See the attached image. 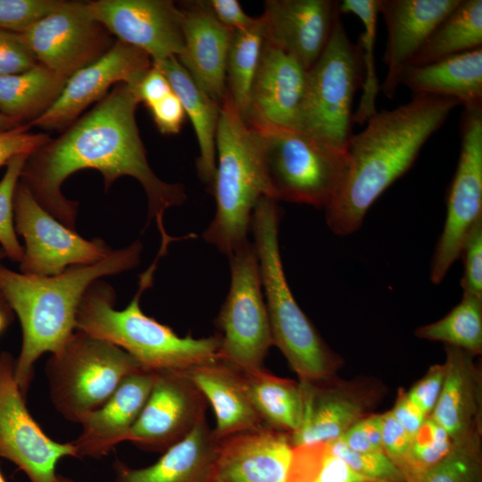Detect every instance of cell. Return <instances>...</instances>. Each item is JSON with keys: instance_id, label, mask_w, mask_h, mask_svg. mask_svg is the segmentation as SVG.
I'll list each match as a JSON object with an SVG mask.
<instances>
[{"instance_id": "obj_9", "label": "cell", "mask_w": 482, "mask_h": 482, "mask_svg": "<svg viewBox=\"0 0 482 482\" xmlns=\"http://www.w3.org/2000/svg\"><path fill=\"white\" fill-rule=\"evenodd\" d=\"M142 369L122 348L75 329L63 347L51 355L46 372L56 410L68 420L80 423L126 377Z\"/></svg>"}, {"instance_id": "obj_36", "label": "cell", "mask_w": 482, "mask_h": 482, "mask_svg": "<svg viewBox=\"0 0 482 482\" xmlns=\"http://www.w3.org/2000/svg\"><path fill=\"white\" fill-rule=\"evenodd\" d=\"M287 482H372L333 454L326 443L293 447Z\"/></svg>"}, {"instance_id": "obj_4", "label": "cell", "mask_w": 482, "mask_h": 482, "mask_svg": "<svg viewBox=\"0 0 482 482\" xmlns=\"http://www.w3.org/2000/svg\"><path fill=\"white\" fill-rule=\"evenodd\" d=\"M154 275L150 268L140 275L138 289L123 310L114 308L116 294L112 286L101 279L94 281L79 303L76 329L122 348L146 370L184 371L219 360L218 334L182 337L143 312L141 295L153 285Z\"/></svg>"}, {"instance_id": "obj_37", "label": "cell", "mask_w": 482, "mask_h": 482, "mask_svg": "<svg viewBox=\"0 0 482 482\" xmlns=\"http://www.w3.org/2000/svg\"><path fill=\"white\" fill-rule=\"evenodd\" d=\"M481 430L453 441L451 451L409 482H481Z\"/></svg>"}, {"instance_id": "obj_43", "label": "cell", "mask_w": 482, "mask_h": 482, "mask_svg": "<svg viewBox=\"0 0 482 482\" xmlns=\"http://www.w3.org/2000/svg\"><path fill=\"white\" fill-rule=\"evenodd\" d=\"M37 63L21 34L0 29V75L24 72Z\"/></svg>"}, {"instance_id": "obj_29", "label": "cell", "mask_w": 482, "mask_h": 482, "mask_svg": "<svg viewBox=\"0 0 482 482\" xmlns=\"http://www.w3.org/2000/svg\"><path fill=\"white\" fill-rule=\"evenodd\" d=\"M168 79L186 116L195 129L199 156L196 169L201 180L212 186L216 170V133L220 104L208 96L193 80L175 56L153 62Z\"/></svg>"}, {"instance_id": "obj_3", "label": "cell", "mask_w": 482, "mask_h": 482, "mask_svg": "<svg viewBox=\"0 0 482 482\" xmlns=\"http://www.w3.org/2000/svg\"><path fill=\"white\" fill-rule=\"evenodd\" d=\"M142 249L137 240L112 250L100 262L72 266L51 277L26 275L0 263V291L17 314L22 329L15 378L24 396L33 379L37 360L45 353H58L75 331L77 311L88 287L103 277L137 267Z\"/></svg>"}, {"instance_id": "obj_22", "label": "cell", "mask_w": 482, "mask_h": 482, "mask_svg": "<svg viewBox=\"0 0 482 482\" xmlns=\"http://www.w3.org/2000/svg\"><path fill=\"white\" fill-rule=\"evenodd\" d=\"M184 48L177 57L195 83L221 104L227 95L226 61L233 30L220 24L204 0L184 2Z\"/></svg>"}, {"instance_id": "obj_21", "label": "cell", "mask_w": 482, "mask_h": 482, "mask_svg": "<svg viewBox=\"0 0 482 482\" xmlns=\"http://www.w3.org/2000/svg\"><path fill=\"white\" fill-rule=\"evenodd\" d=\"M461 0H379L387 31L384 62L387 71L380 90L394 98L403 74L435 29Z\"/></svg>"}, {"instance_id": "obj_55", "label": "cell", "mask_w": 482, "mask_h": 482, "mask_svg": "<svg viewBox=\"0 0 482 482\" xmlns=\"http://www.w3.org/2000/svg\"><path fill=\"white\" fill-rule=\"evenodd\" d=\"M6 257L4 251L0 247V262Z\"/></svg>"}, {"instance_id": "obj_30", "label": "cell", "mask_w": 482, "mask_h": 482, "mask_svg": "<svg viewBox=\"0 0 482 482\" xmlns=\"http://www.w3.org/2000/svg\"><path fill=\"white\" fill-rule=\"evenodd\" d=\"M235 369L265 426L289 436L298 429L303 408L299 382L274 376L264 368Z\"/></svg>"}, {"instance_id": "obj_10", "label": "cell", "mask_w": 482, "mask_h": 482, "mask_svg": "<svg viewBox=\"0 0 482 482\" xmlns=\"http://www.w3.org/2000/svg\"><path fill=\"white\" fill-rule=\"evenodd\" d=\"M228 257L230 287L215 320L220 360L239 370L261 369L273 338L258 257L251 242Z\"/></svg>"}, {"instance_id": "obj_41", "label": "cell", "mask_w": 482, "mask_h": 482, "mask_svg": "<svg viewBox=\"0 0 482 482\" xmlns=\"http://www.w3.org/2000/svg\"><path fill=\"white\" fill-rule=\"evenodd\" d=\"M62 3V0H0V29L23 34Z\"/></svg>"}, {"instance_id": "obj_54", "label": "cell", "mask_w": 482, "mask_h": 482, "mask_svg": "<svg viewBox=\"0 0 482 482\" xmlns=\"http://www.w3.org/2000/svg\"><path fill=\"white\" fill-rule=\"evenodd\" d=\"M54 482H76L69 478H66L62 475H57Z\"/></svg>"}, {"instance_id": "obj_26", "label": "cell", "mask_w": 482, "mask_h": 482, "mask_svg": "<svg viewBox=\"0 0 482 482\" xmlns=\"http://www.w3.org/2000/svg\"><path fill=\"white\" fill-rule=\"evenodd\" d=\"M183 372L212 406L217 439L264 425L233 366L219 359Z\"/></svg>"}, {"instance_id": "obj_44", "label": "cell", "mask_w": 482, "mask_h": 482, "mask_svg": "<svg viewBox=\"0 0 482 482\" xmlns=\"http://www.w3.org/2000/svg\"><path fill=\"white\" fill-rule=\"evenodd\" d=\"M30 128L27 123L0 132V167L19 154H33L51 139L47 133L30 132Z\"/></svg>"}, {"instance_id": "obj_52", "label": "cell", "mask_w": 482, "mask_h": 482, "mask_svg": "<svg viewBox=\"0 0 482 482\" xmlns=\"http://www.w3.org/2000/svg\"><path fill=\"white\" fill-rule=\"evenodd\" d=\"M13 312L0 291V333L12 321Z\"/></svg>"}, {"instance_id": "obj_20", "label": "cell", "mask_w": 482, "mask_h": 482, "mask_svg": "<svg viewBox=\"0 0 482 482\" xmlns=\"http://www.w3.org/2000/svg\"><path fill=\"white\" fill-rule=\"evenodd\" d=\"M306 79L307 71L295 57L263 41L245 120L295 129Z\"/></svg>"}, {"instance_id": "obj_49", "label": "cell", "mask_w": 482, "mask_h": 482, "mask_svg": "<svg viewBox=\"0 0 482 482\" xmlns=\"http://www.w3.org/2000/svg\"><path fill=\"white\" fill-rule=\"evenodd\" d=\"M130 87L139 103L145 104L147 108L172 92L168 79L154 63L134 87Z\"/></svg>"}, {"instance_id": "obj_32", "label": "cell", "mask_w": 482, "mask_h": 482, "mask_svg": "<svg viewBox=\"0 0 482 482\" xmlns=\"http://www.w3.org/2000/svg\"><path fill=\"white\" fill-rule=\"evenodd\" d=\"M481 46L482 1L461 0L435 29L409 66L428 64Z\"/></svg>"}, {"instance_id": "obj_25", "label": "cell", "mask_w": 482, "mask_h": 482, "mask_svg": "<svg viewBox=\"0 0 482 482\" xmlns=\"http://www.w3.org/2000/svg\"><path fill=\"white\" fill-rule=\"evenodd\" d=\"M442 390L429 415L453 441L481 430V371L471 353L445 345Z\"/></svg>"}, {"instance_id": "obj_23", "label": "cell", "mask_w": 482, "mask_h": 482, "mask_svg": "<svg viewBox=\"0 0 482 482\" xmlns=\"http://www.w3.org/2000/svg\"><path fill=\"white\" fill-rule=\"evenodd\" d=\"M156 371L142 369L128 377L114 393L79 424L82 431L73 441L76 457L101 458L127 441L151 393Z\"/></svg>"}, {"instance_id": "obj_14", "label": "cell", "mask_w": 482, "mask_h": 482, "mask_svg": "<svg viewBox=\"0 0 482 482\" xmlns=\"http://www.w3.org/2000/svg\"><path fill=\"white\" fill-rule=\"evenodd\" d=\"M38 63L69 79L114 44L106 28L92 19L86 2L63 1L21 34Z\"/></svg>"}, {"instance_id": "obj_38", "label": "cell", "mask_w": 482, "mask_h": 482, "mask_svg": "<svg viewBox=\"0 0 482 482\" xmlns=\"http://www.w3.org/2000/svg\"><path fill=\"white\" fill-rule=\"evenodd\" d=\"M453 441L431 416L413 436L410 450L401 468L407 482L437 463L451 451Z\"/></svg>"}, {"instance_id": "obj_11", "label": "cell", "mask_w": 482, "mask_h": 482, "mask_svg": "<svg viewBox=\"0 0 482 482\" xmlns=\"http://www.w3.org/2000/svg\"><path fill=\"white\" fill-rule=\"evenodd\" d=\"M13 212L16 234L25 241L20 263L23 274L55 276L72 266L100 262L112 251L103 239H85L61 223L20 180L14 194Z\"/></svg>"}, {"instance_id": "obj_39", "label": "cell", "mask_w": 482, "mask_h": 482, "mask_svg": "<svg viewBox=\"0 0 482 482\" xmlns=\"http://www.w3.org/2000/svg\"><path fill=\"white\" fill-rule=\"evenodd\" d=\"M29 155L22 154L13 157L7 163L0 180V247L6 257L19 263L22 261L24 249L18 241L14 228L13 200L22 167Z\"/></svg>"}, {"instance_id": "obj_28", "label": "cell", "mask_w": 482, "mask_h": 482, "mask_svg": "<svg viewBox=\"0 0 482 482\" xmlns=\"http://www.w3.org/2000/svg\"><path fill=\"white\" fill-rule=\"evenodd\" d=\"M401 84L415 95L454 98L464 110H482V47L409 66Z\"/></svg>"}, {"instance_id": "obj_6", "label": "cell", "mask_w": 482, "mask_h": 482, "mask_svg": "<svg viewBox=\"0 0 482 482\" xmlns=\"http://www.w3.org/2000/svg\"><path fill=\"white\" fill-rule=\"evenodd\" d=\"M280 218L277 202L263 196L254 208L251 222L273 345L285 355L299 380L328 379L337 359L302 311L288 286L279 251Z\"/></svg>"}, {"instance_id": "obj_2", "label": "cell", "mask_w": 482, "mask_h": 482, "mask_svg": "<svg viewBox=\"0 0 482 482\" xmlns=\"http://www.w3.org/2000/svg\"><path fill=\"white\" fill-rule=\"evenodd\" d=\"M461 104L450 97L415 95L408 103L377 112L346 147L341 183L324 208L339 236L356 231L369 208L413 164L428 138Z\"/></svg>"}, {"instance_id": "obj_47", "label": "cell", "mask_w": 482, "mask_h": 482, "mask_svg": "<svg viewBox=\"0 0 482 482\" xmlns=\"http://www.w3.org/2000/svg\"><path fill=\"white\" fill-rule=\"evenodd\" d=\"M381 440L385 453L401 469L410 450L412 436L391 411L382 414Z\"/></svg>"}, {"instance_id": "obj_19", "label": "cell", "mask_w": 482, "mask_h": 482, "mask_svg": "<svg viewBox=\"0 0 482 482\" xmlns=\"http://www.w3.org/2000/svg\"><path fill=\"white\" fill-rule=\"evenodd\" d=\"M340 16L332 0H267L261 16L264 41L309 71L319 60Z\"/></svg>"}, {"instance_id": "obj_40", "label": "cell", "mask_w": 482, "mask_h": 482, "mask_svg": "<svg viewBox=\"0 0 482 482\" xmlns=\"http://www.w3.org/2000/svg\"><path fill=\"white\" fill-rule=\"evenodd\" d=\"M326 444L333 454L372 482H407L403 470L383 451L355 452L339 439Z\"/></svg>"}, {"instance_id": "obj_5", "label": "cell", "mask_w": 482, "mask_h": 482, "mask_svg": "<svg viewBox=\"0 0 482 482\" xmlns=\"http://www.w3.org/2000/svg\"><path fill=\"white\" fill-rule=\"evenodd\" d=\"M211 188L216 212L203 237L229 256L249 242L253 212L262 197L269 198V186L259 135L228 93L220 104Z\"/></svg>"}, {"instance_id": "obj_7", "label": "cell", "mask_w": 482, "mask_h": 482, "mask_svg": "<svg viewBox=\"0 0 482 482\" xmlns=\"http://www.w3.org/2000/svg\"><path fill=\"white\" fill-rule=\"evenodd\" d=\"M362 79L359 46L348 37L339 16L325 50L307 71L295 129L328 146L346 152L353 134V101Z\"/></svg>"}, {"instance_id": "obj_45", "label": "cell", "mask_w": 482, "mask_h": 482, "mask_svg": "<svg viewBox=\"0 0 482 482\" xmlns=\"http://www.w3.org/2000/svg\"><path fill=\"white\" fill-rule=\"evenodd\" d=\"M382 414L362 418L349 428L338 439L355 452L383 451ZM384 452V451H383Z\"/></svg>"}, {"instance_id": "obj_8", "label": "cell", "mask_w": 482, "mask_h": 482, "mask_svg": "<svg viewBox=\"0 0 482 482\" xmlns=\"http://www.w3.org/2000/svg\"><path fill=\"white\" fill-rule=\"evenodd\" d=\"M249 124L260 137L269 198L325 208L343 179L346 152L295 129Z\"/></svg>"}, {"instance_id": "obj_50", "label": "cell", "mask_w": 482, "mask_h": 482, "mask_svg": "<svg viewBox=\"0 0 482 482\" xmlns=\"http://www.w3.org/2000/svg\"><path fill=\"white\" fill-rule=\"evenodd\" d=\"M204 4L220 24L232 30L248 28L256 18L246 14L237 0H204Z\"/></svg>"}, {"instance_id": "obj_35", "label": "cell", "mask_w": 482, "mask_h": 482, "mask_svg": "<svg viewBox=\"0 0 482 482\" xmlns=\"http://www.w3.org/2000/svg\"><path fill=\"white\" fill-rule=\"evenodd\" d=\"M415 336L463 349L472 355L482 353V298L462 295L447 315L420 327Z\"/></svg>"}, {"instance_id": "obj_27", "label": "cell", "mask_w": 482, "mask_h": 482, "mask_svg": "<svg viewBox=\"0 0 482 482\" xmlns=\"http://www.w3.org/2000/svg\"><path fill=\"white\" fill-rule=\"evenodd\" d=\"M217 445L213 429L209 428L204 418L148 467L132 469L116 461L114 482H203L211 468Z\"/></svg>"}, {"instance_id": "obj_17", "label": "cell", "mask_w": 482, "mask_h": 482, "mask_svg": "<svg viewBox=\"0 0 482 482\" xmlns=\"http://www.w3.org/2000/svg\"><path fill=\"white\" fill-rule=\"evenodd\" d=\"M207 401L183 371L158 370L148 399L127 441L164 452L205 418Z\"/></svg>"}, {"instance_id": "obj_51", "label": "cell", "mask_w": 482, "mask_h": 482, "mask_svg": "<svg viewBox=\"0 0 482 482\" xmlns=\"http://www.w3.org/2000/svg\"><path fill=\"white\" fill-rule=\"evenodd\" d=\"M396 420L413 437L428 416L406 395L399 393L394 408L390 411Z\"/></svg>"}, {"instance_id": "obj_1", "label": "cell", "mask_w": 482, "mask_h": 482, "mask_svg": "<svg viewBox=\"0 0 482 482\" xmlns=\"http://www.w3.org/2000/svg\"><path fill=\"white\" fill-rule=\"evenodd\" d=\"M138 104L128 84H116L92 110L29 155L20 181L46 212L76 230L78 203L61 190L68 177L80 170H97L105 191L120 177L136 179L147 197L149 220H155L160 232L157 254L162 257L178 240L168 235L163 215L169 208L183 204L187 194L182 184L167 183L151 169L136 122Z\"/></svg>"}, {"instance_id": "obj_34", "label": "cell", "mask_w": 482, "mask_h": 482, "mask_svg": "<svg viewBox=\"0 0 482 482\" xmlns=\"http://www.w3.org/2000/svg\"><path fill=\"white\" fill-rule=\"evenodd\" d=\"M338 10L357 16L363 27L358 44L363 71L362 94L353 115V122L362 125L378 112L376 98L380 86L375 71L374 46L379 0H343L338 2Z\"/></svg>"}, {"instance_id": "obj_15", "label": "cell", "mask_w": 482, "mask_h": 482, "mask_svg": "<svg viewBox=\"0 0 482 482\" xmlns=\"http://www.w3.org/2000/svg\"><path fill=\"white\" fill-rule=\"evenodd\" d=\"M152 65L145 52L117 39L104 55L70 77L56 101L28 124L65 130L91 104L101 101L113 84L134 87Z\"/></svg>"}, {"instance_id": "obj_12", "label": "cell", "mask_w": 482, "mask_h": 482, "mask_svg": "<svg viewBox=\"0 0 482 482\" xmlns=\"http://www.w3.org/2000/svg\"><path fill=\"white\" fill-rule=\"evenodd\" d=\"M15 378V359L0 353V457L14 463L30 482H54L58 461L76 457L72 442L51 439L29 412Z\"/></svg>"}, {"instance_id": "obj_33", "label": "cell", "mask_w": 482, "mask_h": 482, "mask_svg": "<svg viewBox=\"0 0 482 482\" xmlns=\"http://www.w3.org/2000/svg\"><path fill=\"white\" fill-rule=\"evenodd\" d=\"M263 41L261 16L248 28L233 30L231 36L226 61L227 93L244 119Z\"/></svg>"}, {"instance_id": "obj_31", "label": "cell", "mask_w": 482, "mask_h": 482, "mask_svg": "<svg viewBox=\"0 0 482 482\" xmlns=\"http://www.w3.org/2000/svg\"><path fill=\"white\" fill-rule=\"evenodd\" d=\"M67 79L37 63L21 73L0 75V113L21 123L43 114L59 97Z\"/></svg>"}, {"instance_id": "obj_46", "label": "cell", "mask_w": 482, "mask_h": 482, "mask_svg": "<svg viewBox=\"0 0 482 482\" xmlns=\"http://www.w3.org/2000/svg\"><path fill=\"white\" fill-rule=\"evenodd\" d=\"M445 369L443 364H436L429 368L427 374L406 392L408 398L427 416H429L439 398Z\"/></svg>"}, {"instance_id": "obj_53", "label": "cell", "mask_w": 482, "mask_h": 482, "mask_svg": "<svg viewBox=\"0 0 482 482\" xmlns=\"http://www.w3.org/2000/svg\"><path fill=\"white\" fill-rule=\"evenodd\" d=\"M22 124L0 113V132L15 129Z\"/></svg>"}, {"instance_id": "obj_13", "label": "cell", "mask_w": 482, "mask_h": 482, "mask_svg": "<svg viewBox=\"0 0 482 482\" xmlns=\"http://www.w3.org/2000/svg\"><path fill=\"white\" fill-rule=\"evenodd\" d=\"M461 153L447 196V212L430 266V279L439 284L460 257L464 239L482 217V110H464Z\"/></svg>"}, {"instance_id": "obj_18", "label": "cell", "mask_w": 482, "mask_h": 482, "mask_svg": "<svg viewBox=\"0 0 482 482\" xmlns=\"http://www.w3.org/2000/svg\"><path fill=\"white\" fill-rule=\"evenodd\" d=\"M292 455L289 435L262 425L218 439L203 482H287Z\"/></svg>"}, {"instance_id": "obj_56", "label": "cell", "mask_w": 482, "mask_h": 482, "mask_svg": "<svg viewBox=\"0 0 482 482\" xmlns=\"http://www.w3.org/2000/svg\"><path fill=\"white\" fill-rule=\"evenodd\" d=\"M0 482H6L3 477V475L0 472Z\"/></svg>"}, {"instance_id": "obj_24", "label": "cell", "mask_w": 482, "mask_h": 482, "mask_svg": "<svg viewBox=\"0 0 482 482\" xmlns=\"http://www.w3.org/2000/svg\"><path fill=\"white\" fill-rule=\"evenodd\" d=\"M303 395L300 427L289 436L292 447L338 439L363 418L368 398L350 384L299 380Z\"/></svg>"}, {"instance_id": "obj_16", "label": "cell", "mask_w": 482, "mask_h": 482, "mask_svg": "<svg viewBox=\"0 0 482 482\" xmlns=\"http://www.w3.org/2000/svg\"><path fill=\"white\" fill-rule=\"evenodd\" d=\"M86 8L118 40L143 50L153 62L183 51L182 12L173 1L97 0L86 2Z\"/></svg>"}, {"instance_id": "obj_48", "label": "cell", "mask_w": 482, "mask_h": 482, "mask_svg": "<svg viewBox=\"0 0 482 482\" xmlns=\"http://www.w3.org/2000/svg\"><path fill=\"white\" fill-rule=\"evenodd\" d=\"M154 121L162 134L174 135L179 132L186 118L179 97L172 92L148 108Z\"/></svg>"}, {"instance_id": "obj_42", "label": "cell", "mask_w": 482, "mask_h": 482, "mask_svg": "<svg viewBox=\"0 0 482 482\" xmlns=\"http://www.w3.org/2000/svg\"><path fill=\"white\" fill-rule=\"evenodd\" d=\"M460 256L463 259V295L482 298V217L468 232Z\"/></svg>"}]
</instances>
